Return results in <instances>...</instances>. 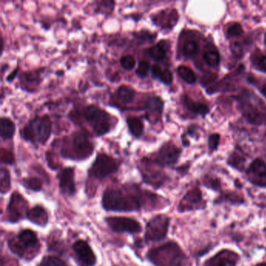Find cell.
Wrapping results in <instances>:
<instances>
[{
	"instance_id": "6da1fadb",
	"label": "cell",
	"mask_w": 266,
	"mask_h": 266,
	"mask_svg": "<svg viewBox=\"0 0 266 266\" xmlns=\"http://www.w3.org/2000/svg\"><path fill=\"white\" fill-rule=\"evenodd\" d=\"M102 207L106 212H134L164 208L168 200L157 194L142 189L137 184L110 186L103 192Z\"/></svg>"
},
{
	"instance_id": "7a4b0ae2",
	"label": "cell",
	"mask_w": 266,
	"mask_h": 266,
	"mask_svg": "<svg viewBox=\"0 0 266 266\" xmlns=\"http://www.w3.org/2000/svg\"><path fill=\"white\" fill-rule=\"evenodd\" d=\"M8 248L12 254L24 261L34 260L41 250L40 238L34 231L23 229L8 240Z\"/></svg>"
},
{
	"instance_id": "3957f363",
	"label": "cell",
	"mask_w": 266,
	"mask_h": 266,
	"mask_svg": "<svg viewBox=\"0 0 266 266\" xmlns=\"http://www.w3.org/2000/svg\"><path fill=\"white\" fill-rule=\"evenodd\" d=\"M146 258L154 266H186L188 258L178 244L168 242L149 249Z\"/></svg>"
},
{
	"instance_id": "277c9868",
	"label": "cell",
	"mask_w": 266,
	"mask_h": 266,
	"mask_svg": "<svg viewBox=\"0 0 266 266\" xmlns=\"http://www.w3.org/2000/svg\"><path fill=\"white\" fill-rule=\"evenodd\" d=\"M51 119L48 115L36 116L20 130L24 140L32 144H46L52 134Z\"/></svg>"
},
{
	"instance_id": "5b68a950",
	"label": "cell",
	"mask_w": 266,
	"mask_h": 266,
	"mask_svg": "<svg viewBox=\"0 0 266 266\" xmlns=\"http://www.w3.org/2000/svg\"><path fill=\"white\" fill-rule=\"evenodd\" d=\"M70 138V147H64L61 149L62 157L66 160L80 162L92 156L94 146L86 132H74Z\"/></svg>"
},
{
	"instance_id": "8992f818",
	"label": "cell",
	"mask_w": 266,
	"mask_h": 266,
	"mask_svg": "<svg viewBox=\"0 0 266 266\" xmlns=\"http://www.w3.org/2000/svg\"><path fill=\"white\" fill-rule=\"evenodd\" d=\"M83 116L98 137L107 134L112 130V116L106 110L97 106L88 105L84 107Z\"/></svg>"
},
{
	"instance_id": "52a82bcc",
	"label": "cell",
	"mask_w": 266,
	"mask_h": 266,
	"mask_svg": "<svg viewBox=\"0 0 266 266\" xmlns=\"http://www.w3.org/2000/svg\"><path fill=\"white\" fill-rule=\"evenodd\" d=\"M121 162L106 153L100 152L88 170L89 179L103 180L119 170Z\"/></svg>"
},
{
	"instance_id": "ba28073f",
	"label": "cell",
	"mask_w": 266,
	"mask_h": 266,
	"mask_svg": "<svg viewBox=\"0 0 266 266\" xmlns=\"http://www.w3.org/2000/svg\"><path fill=\"white\" fill-rule=\"evenodd\" d=\"M170 225V218L165 214H158L148 220L144 228V242L156 243L166 238Z\"/></svg>"
},
{
	"instance_id": "9c48e42d",
	"label": "cell",
	"mask_w": 266,
	"mask_h": 266,
	"mask_svg": "<svg viewBox=\"0 0 266 266\" xmlns=\"http://www.w3.org/2000/svg\"><path fill=\"white\" fill-rule=\"evenodd\" d=\"M28 210V202L27 199L22 194L14 192L11 194L9 202L6 207L2 221L8 224H18L26 218Z\"/></svg>"
},
{
	"instance_id": "30bf717a",
	"label": "cell",
	"mask_w": 266,
	"mask_h": 266,
	"mask_svg": "<svg viewBox=\"0 0 266 266\" xmlns=\"http://www.w3.org/2000/svg\"><path fill=\"white\" fill-rule=\"evenodd\" d=\"M104 220L108 228L116 234L134 235L142 232L140 222L132 217L108 216Z\"/></svg>"
},
{
	"instance_id": "8fae6325",
	"label": "cell",
	"mask_w": 266,
	"mask_h": 266,
	"mask_svg": "<svg viewBox=\"0 0 266 266\" xmlns=\"http://www.w3.org/2000/svg\"><path fill=\"white\" fill-rule=\"evenodd\" d=\"M72 256L78 266H96L98 258L86 240H78L72 245Z\"/></svg>"
},
{
	"instance_id": "7c38bea8",
	"label": "cell",
	"mask_w": 266,
	"mask_h": 266,
	"mask_svg": "<svg viewBox=\"0 0 266 266\" xmlns=\"http://www.w3.org/2000/svg\"><path fill=\"white\" fill-rule=\"evenodd\" d=\"M138 170L142 180L146 184L152 186L154 189H160L165 184L167 176L162 171L158 170L152 166L148 158H143L140 162Z\"/></svg>"
},
{
	"instance_id": "4fadbf2b",
	"label": "cell",
	"mask_w": 266,
	"mask_h": 266,
	"mask_svg": "<svg viewBox=\"0 0 266 266\" xmlns=\"http://www.w3.org/2000/svg\"><path fill=\"white\" fill-rule=\"evenodd\" d=\"M56 178L59 181L61 194L64 197H74L76 193L75 168L71 166L64 167L57 174Z\"/></svg>"
},
{
	"instance_id": "5bb4252c",
	"label": "cell",
	"mask_w": 266,
	"mask_h": 266,
	"mask_svg": "<svg viewBox=\"0 0 266 266\" xmlns=\"http://www.w3.org/2000/svg\"><path fill=\"white\" fill-rule=\"evenodd\" d=\"M180 152V149L175 144L167 142L160 147L154 160H151L160 166H170L178 162Z\"/></svg>"
},
{
	"instance_id": "9a60e30c",
	"label": "cell",
	"mask_w": 266,
	"mask_h": 266,
	"mask_svg": "<svg viewBox=\"0 0 266 266\" xmlns=\"http://www.w3.org/2000/svg\"><path fill=\"white\" fill-rule=\"evenodd\" d=\"M206 206V202L203 199L202 194L198 188H194L189 190L181 199L178 204V210L183 213L194 210H202Z\"/></svg>"
},
{
	"instance_id": "2e32d148",
	"label": "cell",
	"mask_w": 266,
	"mask_h": 266,
	"mask_svg": "<svg viewBox=\"0 0 266 266\" xmlns=\"http://www.w3.org/2000/svg\"><path fill=\"white\" fill-rule=\"evenodd\" d=\"M246 174L252 184L266 188V164L263 160L257 158L252 162Z\"/></svg>"
},
{
	"instance_id": "e0dca14e",
	"label": "cell",
	"mask_w": 266,
	"mask_h": 266,
	"mask_svg": "<svg viewBox=\"0 0 266 266\" xmlns=\"http://www.w3.org/2000/svg\"><path fill=\"white\" fill-rule=\"evenodd\" d=\"M239 256L232 250H220L215 256L208 259L203 266H236Z\"/></svg>"
},
{
	"instance_id": "ac0fdd59",
	"label": "cell",
	"mask_w": 266,
	"mask_h": 266,
	"mask_svg": "<svg viewBox=\"0 0 266 266\" xmlns=\"http://www.w3.org/2000/svg\"><path fill=\"white\" fill-rule=\"evenodd\" d=\"M178 11L175 9H166L152 16V22L162 29H171L178 23Z\"/></svg>"
},
{
	"instance_id": "d6986e66",
	"label": "cell",
	"mask_w": 266,
	"mask_h": 266,
	"mask_svg": "<svg viewBox=\"0 0 266 266\" xmlns=\"http://www.w3.org/2000/svg\"><path fill=\"white\" fill-rule=\"evenodd\" d=\"M26 220L34 225L44 228L48 225L50 216L48 211L44 206L42 204H36L29 208Z\"/></svg>"
},
{
	"instance_id": "ffe728a7",
	"label": "cell",
	"mask_w": 266,
	"mask_h": 266,
	"mask_svg": "<svg viewBox=\"0 0 266 266\" xmlns=\"http://www.w3.org/2000/svg\"><path fill=\"white\" fill-rule=\"evenodd\" d=\"M242 111L245 118L253 124L259 125L263 122H266V114L264 115L261 110L249 102L244 101L242 103Z\"/></svg>"
},
{
	"instance_id": "44dd1931",
	"label": "cell",
	"mask_w": 266,
	"mask_h": 266,
	"mask_svg": "<svg viewBox=\"0 0 266 266\" xmlns=\"http://www.w3.org/2000/svg\"><path fill=\"white\" fill-rule=\"evenodd\" d=\"M164 108V100L160 96H150L143 106V110H146L148 114L151 115H157L161 116Z\"/></svg>"
},
{
	"instance_id": "7402d4cb",
	"label": "cell",
	"mask_w": 266,
	"mask_h": 266,
	"mask_svg": "<svg viewBox=\"0 0 266 266\" xmlns=\"http://www.w3.org/2000/svg\"><path fill=\"white\" fill-rule=\"evenodd\" d=\"M16 133L15 122L6 116H2L0 119V136L2 140H10Z\"/></svg>"
},
{
	"instance_id": "603a6c76",
	"label": "cell",
	"mask_w": 266,
	"mask_h": 266,
	"mask_svg": "<svg viewBox=\"0 0 266 266\" xmlns=\"http://www.w3.org/2000/svg\"><path fill=\"white\" fill-rule=\"evenodd\" d=\"M128 130L135 138H140L144 134V125L142 119L138 116H128L126 120Z\"/></svg>"
},
{
	"instance_id": "cb8c5ba5",
	"label": "cell",
	"mask_w": 266,
	"mask_h": 266,
	"mask_svg": "<svg viewBox=\"0 0 266 266\" xmlns=\"http://www.w3.org/2000/svg\"><path fill=\"white\" fill-rule=\"evenodd\" d=\"M115 94L121 102L129 104L134 100L136 90L128 86H120L116 90Z\"/></svg>"
},
{
	"instance_id": "d4e9b609",
	"label": "cell",
	"mask_w": 266,
	"mask_h": 266,
	"mask_svg": "<svg viewBox=\"0 0 266 266\" xmlns=\"http://www.w3.org/2000/svg\"><path fill=\"white\" fill-rule=\"evenodd\" d=\"M184 103L192 112L199 115L204 116L210 112V108L204 103L194 102L189 98L188 96H185L184 97Z\"/></svg>"
},
{
	"instance_id": "484cf974",
	"label": "cell",
	"mask_w": 266,
	"mask_h": 266,
	"mask_svg": "<svg viewBox=\"0 0 266 266\" xmlns=\"http://www.w3.org/2000/svg\"><path fill=\"white\" fill-rule=\"evenodd\" d=\"M162 42H160L147 50L149 56L151 57L152 59L156 62L165 59L166 56V50Z\"/></svg>"
},
{
	"instance_id": "4316f807",
	"label": "cell",
	"mask_w": 266,
	"mask_h": 266,
	"mask_svg": "<svg viewBox=\"0 0 266 266\" xmlns=\"http://www.w3.org/2000/svg\"><path fill=\"white\" fill-rule=\"evenodd\" d=\"M11 189L10 172L6 167L2 166L0 171V190L2 196L8 193Z\"/></svg>"
},
{
	"instance_id": "83f0119b",
	"label": "cell",
	"mask_w": 266,
	"mask_h": 266,
	"mask_svg": "<svg viewBox=\"0 0 266 266\" xmlns=\"http://www.w3.org/2000/svg\"><path fill=\"white\" fill-rule=\"evenodd\" d=\"M22 185L27 190L33 192H40L42 190L43 183L40 178L36 176L24 178L22 180Z\"/></svg>"
},
{
	"instance_id": "f1b7e54d",
	"label": "cell",
	"mask_w": 266,
	"mask_h": 266,
	"mask_svg": "<svg viewBox=\"0 0 266 266\" xmlns=\"http://www.w3.org/2000/svg\"><path fill=\"white\" fill-rule=\"evenodd\" d=\"M22 80H24L27 84H32L33 86H40L42 83L41 70H34L26 71L22 74Z\"/></svg>"
},
{
	"instance_id": "f546056e",
	"label": "cell",
	"mask_w": 266,
	"mask_h": 266,
	"mask_svg": "<svg viewBox=\"0 0 266 266\" xmlns=\"http://www.w3.org/2000/svg\"><path fill=\"white\" fill-rule=\"evenodd\" d=\"M37 266H68L66 262L59 256H46L42 258Z\"/></svg>"
},
{
	"instance_id": "4dcf8cb0",
	"label": "cell",
	"mask_w": 266,
	"mask_h": 266,
	"mask_svg": "<svg viewBox=\"0 0 266 266\" xmlns=\"http://www.w3.org/2000/svg\"><path fill=\"white\" fill-rule=\"evenodd\" d=\"M178 73L181 78L188 84H194L196 82V75L190 68L185 66H180L178 68Z\"/></svg>"
},
{
	"instance_id": "1f68e13d",
	"label": "cell",
	"mask_w": 266,
	"mask_h": 266,
	"mask_svg": "<svg viewBox=\"0 0 266 266\" xmlns=\"http://www.w3.org/2000/svg\"><path fill=\"white\" fill-rule=\"evenodd\" d=\"M133 36L135 40H138L140 43L152 42L157 37V34L148 30H140L139 32H134L133 33Z\"/></svg>"
},
{
	"instance_id": "d6a6232c",
	"label": "cell",
	"mask_w": 266,
	"mask_h": 266,
	"mask_svg": "<svg viewBox=\"0 0 266 266\" xmlns=\"http://www.w3.org/2000/svg\"><path fill=\"white\" fill-rule=\"evenodd\" d=\"M198 51V43L194 40H188L183 46V54L186 57H193Z\"/></svg>"
},
{
	"instance_id": "836d02e7",
	"label": "cell",
	"mask_w": 266,
	"mask_h": 266,
	"mask_svg": "<svg viewBox=\"0 0 266 266\" xmlns=\"http://www.w3.org/2000/svg\"><path fill=\"white\" fill-rule=\"evenodd\" d=\"M150 71H151L150 64L147 60H140L138 64V68L135 70V73L139 78L143 79L148 76Z\"/></svg>"
},
{
	"instance_id": "e575fe53",
	"label": "cell",
	"mask_w": 266,
	"mask_h": 266,
	"mask_svg": "<svg viewBox=\"0 0 266 266\" xmlns=\"http://www.w3.org/2000/svg\"><path fill=\"white\" fill-rule=\"evenodd\" d=\"M120 64L121 68L124 70H132L136 66V59H135L134 56L132 55H128L122 56L121 57L120 60Z\"/></svg>"
},
{
	"instance_id": "d590c367",
	"label": "cell",
	"mask_w": 266,
	"mask_h": 266,
	"mask_svg": "<svg viewBox=\"0 0 266 266\" xmlns=\"http://www.w3.org/2000/svg\"><path fill=\"white\" fill-rule=\"evenodd\" d=\"M204 60L210 66H216L220 62V55L216 51L206 52L203 56Z\"/></svg>"
},
{
	"instance_id": "8d00e7d4",
	"label": "cell",
	"mask_w": 266,
	"mask_h": 266,
	"mask_svg": "<svg viewBox=\"0 0 266 266\" xmlns=\"http://www.w3.org/2000/svg\"><path fill=\"white\" fill-rule=\"evenodd\" d=\"M0 154H1V162L2 164L14 165L15 164L14 154L10 150L2 148L1 152H0Z\"/></svg>"
},
{
	"instance_id": "74e56055",
	"label": "cell",
	"mask_w": 266,
	"mask_h": 266,
	"mask_svg": "<svg viewBox=\"0 0 266 266\" xmlns=\"http://www.w3.org/2000/svg\"><path fill=\"white\" fill-rule=\"evenodd\" d=\"M243 32L242 24H240L239 23H234L230 25L227 28L226 34L227 36L230 38L238 37V36H242Z\"/></svg>"
},
{
	"instance_id": "f35d334b",
	"label": "cell",
	"mask_w": 266,
	"mask_h": 266,
	"mask_svg": "<svg viewBox=\"0 0 266 266\" xmlns=\"http://www.w3.org/2000/svg\"><path fill=\"white\" fill-rule=\"evenodd\" d=\"M172 80H174V76H172V72L170 70L166 69L162 70V73L160 76V82L164 84L166 86H170L172 84Z\"/></svg>"
},
{
	"instance_id": "ab89813d",
	"label": "cell",
	"mask_w": 266,
	"mask_h": 266,
	"mask_svg": "<svg viewBox=\"0 0 266 266\" xmlns=\"http://www.w3.org/2000/svg\"><path fill=\"white\" fill-rule=\"evenodd\" d=\"M220 136L218 134H213L208 138V144L212 151H214L218 147L220 143Z\"/></svg>"
},
{
	"instance_id": "60d3db41",
	"label": "cell",
	"mask_w": 266,
	"mask_h": 266,
	"mask_svg": "<svg viewBox=\"0 0 266 266\" xmlns=\"http://www.w3.org/2000/svg\"><path fill=\"white\" fill-rule=\"evenodd\" d=\"M162 73V70L161 66L158 64H154L151 68V75L152 78L154 80H160V76H161Z\"/></svg>"
},
{
	"instance_id": "b9f144b4",
	"label": "cell",
	"mask_w": 266,
	"mask_h": 266,
	"mask_svg": "<svg viewBox=\"0 0 266 266\" xmlns=\"http://www.w3.org/2000/svg\"><path fill=\"white\" fill-rule=\"evenodd\" d=\"M231 52L232 54L236 57H242L243 56V50H242V46L240 43L235 42L232 43L230 46Z\"/></svg>"
},
{
	"instance_id": "7bdbcfd3",
	"label": "cell",
	"mask_w": 266,
	"mask_h": 266,
	"mask_svg": "<svg viewBox=\"0 0 266 266\" xmlns=\"http://www.w3.org/2000/svg\"><path fill=\"white\" fill-rule=\"evenodd\" d=\"M216 75L206 74L202 76V78L200 80V82H202V86H208V84H210L212 82H214V80H216Z\"/></svg>"
},
{
	"instance_id": "ee69618b",
	"label": "cell",
	"mask_w": 266,
	"mask_h": 266,
	"mask_svg": "<svg viewBox=\"0 0 266 266\" xmlns=\"http://www.w3.org/2000/svg\"><path fill=\"white\" fill-rule=\"evenodd\" d=\"M18 71H19V68H15L14 70L11 71L10 73L8 75V76L6 78V80L8 82V83H11V82H14L15 78H16V76L18 74Z\"/></svg>"
},
{
	"instance_id": "f6af8a7d",
	"label": "cell",
	"mask_w": 266,
	"mask_h": 266,
	"mask_svg": "<svg viewBox=\"0 0 266 266\" xmlns=\"http://www.w3.org/2000/svg\"><path fill=\"white\" fill-rule=\"evenodd\" d=\"M258 68L260 70L263 72H266V56L262 57L260 60L258 61Z\"/></svg>"
},
{
	"instance_id": "bcb514c9",
	"label": "cell",
	"mask_w": 266,
	"mask_h": 266,
	"mask_svg": "<svg viewBox=\"0 0 266 266\" xmlns=\"http://www.w3.org/2000/svg\"><path fill=\"white\" fill-rule=\"evenodd\" d=\"M4 51V37L1 36V55H2Z\"/></svg>"
},
{
	"instance_id": "7dc6e473",
	"label": "cell",
	"mask_w": 266,
	"mask_h": 266,
	"mask_svg": "<svg viewBox=\"0 0 266 266\" xmlns=\"http://www.w3.org/2000/svg\"><path fill=\"white\" fill-rule=\"evenodd\" d=\"M261 92L262 93V94H264V96L266 97V84H264V86L262 87Z\"/></svg>"
},
{
	"instance_id": "c3c4849f",
	"label": "cell",
	"mask_w": 266,
	"mask_h": 266,
	"mask_svg": "<svg viewBox=\"0 0 266 266\" xmlns=\"http://www.w3.org/2000/svg\"><path fill=\"white\" fill-rule=\"evenodd\" d=\"M256 266H266V262L260 263V264H257Z\"/></svg>"
},
{
	"instance_id": "681fc988",
	"label": "cell",
	"mask_w": 266,
	"mask_h": 266,
	"mask_svg": "<svg viewBox=\"0 0 266 266\" xmlns=\"http://www.w3.org/2000/svg\"><path fill=\"white\" fill-rule=\"evenodd\" d=\"M264 44H266V34L264 36Z\"/></svg>"
}]
</instances>
